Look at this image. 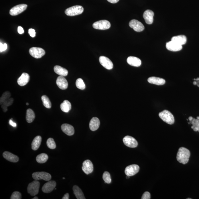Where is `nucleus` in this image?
Here are the masks:
<instances>
[{
    "mask_svg": "<svg viewBox=\"0 0 199 199\" xmlns=\"http://www.w3.org/2000/svg\"><path fill=\"white\" fill-rule=\"evenodd\" d=\"M190 156V152L187 149L181 147L179 149L176 158L180 163L185 165L189 161Z\"/></svg>",
    "mask_w": 199,
    "mask_h": 199,
    "instance_id": "f257e3e1",
    "label": "nucleus"
},
{
    "mask_svg": "<svg viewBox=\"0 0 199 199\" xmlns=\"http://www.w3.org/2000/svg\"><path fill=\"white\" fill-rule=\"evenodd\" d=\"M159 115L163 121L167 124L172 125L174 123V118L173 115L168 110H163L159 113Z\"/></svg>",
    "mask_w": 199,
    "mask_h": 199,
    "instance_id": "f03ea898",
    "label": "nucleus"
},
{
    "mask_svg": "<svg viewBox=\"0 0 199 199\" xmlns=\"http://www.w3.org/2000/svg\"><path fill=\"white\" fill-rule=\"evenodd\" d=\"M84 11V9L82 6L76 5L67 9L65 12V14L68 16H73L81 14Z\"/></svg>",
    "mask_w": 199,
    "mask_h": 199,
    "instance_id": "7ed1b4c3",
    "label": "nucleus"
},
{
    "mask_svg": "<svg viewBox=\"0 0 199 199\" xmlns=\"http://www.w3.org/2000/svg\"><path fill=\"white\" fill-rule=\"evenodd\" d=\"M40 187V183L39 181L36 180L33 181L28 186V193L31 196H35L38 194Z\"/></svg>",
    "mask_w": 199,
    "mask_h": 199,
    "instance_id": "20e7f679",
    "label": "nucleus"
},
{
    "mask_svg": "<svg viewBox=\"0 0 199 199\" xmlns=\"http://www.w3.org/2000/svg\"><path fill=\"white\" fill-rule=\"evenodd\" d=\"M93 27L96 29L105 30L108 29L111 27L110 22L107 20H101L94 23Z\"/></svg>",
    "mask_w": 199,
    "mask_h": 199,
    "instance_id": "39448f33",
    "label": "nucleus"
},
{
    "mask_svg": "<svg viewBox=\"0 0 199 199\" xmlns=\"http://www.w3.org/2000/svg\"><path fill=\"white\" fill-rule=\"evenodd\" d=\"M29 53L31 56L35 58H40L45 55L44 50L41 48L32 47L30 49Z\"/></svg>",
    "mask_w": 199,
    "mask_h": 199,
    "instance_id": "423d86ee",
    "label": "nucleus"
},
{
    "mask_svg": "<svg viewBox=\"0 0 199 199\" xmlns=\"http://www.w3.org/2000/svg\"><path fill=\"white\" fill-rule=\"evenodd\" d=\"M33 178L35 180H43L49 181L51 179V176L50 174L45 172H36L32 174Z\"/></svg>",
    "mask_w": 199,
    "mask_h": 199,
    "instance_id": "0eeeda50",
    "label": "nucleus"
},
{
    "mask_svg": "<svg viewBox=\"0 0 199 199\" xmlns=\"http://www.w3.org/2000/svg\"><path fill=\"white\" fill-rule=\"evenodd\" d=\"M27 7V5L24 4L17 5L10 10V14L13 16H17L25 11Z\"/></svg>",
    "mask_w": 199,
    "mask_h": 199,
    "instance_id": "6e6552de",
    "label": "nucleus"
},
{
    "mask_svg": "<svg viewBox=\"0 0 199 199\" xmlns=\"http://www.w3.org/2000/svg\"><path fill=\"white\" fill-rule=\"evenodd\" d=\"M129 26L135 31L138 32H141L145 29L144 26L142 23L135 19L132 20L130 21Z\"/></svg>",
    "mask_w": 199,
    "mask_h": 199,
    "instance_id": "1a4fd4ad",
    "label": "nucleus"
},
{
    "mask_svg": "<svg viewBox=\"0 0 199 199\" xmlns=\"http://www.w3.org/2000/svg\"><path fill=\"white\" fill-rule=\"evenodd\" d=\"M123 141L124 144L129 148H135L138 146V142L134 138L131 136H125L123 138Z\"/></svg>",
    "mask_w": 199,
    "mask_h": 199,
    "instance_id": "9d476101",
    "label": "nucleus"
},
{
    "mask_svg": "<svg viewBox=\"0 0 199 199\" xmlns=\"http://www.w3.org/2000/svg\"><path fill=\"white\" fill-rule=\"evenodd\" d=\"M139 170V167L138 165H132L127 166L125 170V173L127 176H132L137 174Z\"/></svg>",
    "mask_w": 199,
    "mask_h": 199,
    "instance_id": "9b49d317",
    "label": "nucleus"
},
{
    "mask_svg": "<svg viewBox=\"0 0 199 199\" xmlns=\"http://www.w3.org/2000/svg\"><path fill=\"white\" fill-rule=\"evenodd\" d=\"M99 62L102 66L108 70L113 69V64L109 58L104 56H101L99 58Z\"/></svg>",
    "mask_w": 199,
    "mask_h": 199,
    "instance_id": "f8f14e48",
    "label": "nucleus"
},
{
    "mask_svg": "<svg viewBox=\"0 0 199 199\" xmlns=\"http://www.w3.org/2000/svg\"><path fill=\"white\" fill-rule=\"evenodd\" d=\"M82 169L86 174L91 173L94 170V165L91 161L89 160H86L83 163Z\"/></svg>",
    "mask_w": 199,
    "mask_h": 199,
    "instance_id": "ddd939ff",
    "label": "nucleus"
},
{
    "mask_svg": "<svg viewBox=\"0 0 199 199\" xmlns=\"http://www.w3.org/2000/svg\"><path fill=\"white\" fill-rule=\"evenodd\" d=\"M56 184V182L55 181H49L43 186L42 188L43 192L46 193H50L54 189Z\"/></svg>",
    "mask_w": 199,
    "mask_h": 199,
    "instance_id": "4468645a",
    "label": "nucleus"
},
{
    "mask_svg": "<svg viewBox=\"0 0 199 199\" xmlns=\"http://www.w3.org/2000/svg\"><path fill=\"white\" fill-rule=\"evenodd\" d=\"M154 12L150 10H146L143 14V17L146 23L148 25H151L153 21Z\"/></svg>",
    "mask_w": 199,
    "mask_h": 199,
    "instance_id": "2eb2a0df",
    "label": "nucleus"
},
{
    "mask_svg": "<svg viewBox=\"0 0 199 199\" xmlns=\"http://www.w3.org/2000/svg\"><path fill=\"white\" fill-rule=\"evenodd\" d=\"M166 48L169 51L176 52L180 51L182 47V45L171 41L166 43Z\"/></svg>",
    "mask_w": 199,
    "mask_h": 199,
    "instance_id": "dca6fc26",
    "label": "nucleus"
},
{
    "mask_svg": "<svg viewBox=\"0 0 199 199\" xmlns=\"http://www.w3.org/2000/svg\"><path fill=\"white\" fill-rule=\"evenodd\" d=\"M56 85L60 89L62 90H65L68 87V82L64 76L58 77L56 81Z\"/></svg>",
    "mask_w": 199,
    "mask_h": 199,
    "instance_id": "f3484780",
    "label": "nucleus"
},
{
    "mask_svg": "<svg viewBox=\"0 0 199 199\" xmlns=\"http://www.w3.org/2000/svg\"><path fill=\"white\" fill-rule=\"evenodd\" d=\"M30 78V76L28 74L26 73H23L17 80V83L20 86H25L28 83Z\"/></svg>",
    "mask_w": 199,
    "mask_h": 199,
    "instance_id": "a211bd4d",
    "label": "nucleus"
},
{
    "mask_svg": "<svg viewBox=\"0 0 199 199\" xmlns=\"http://www.w3.org/2000/svg\"><path fill=\"white\" fill-rule=\"evenodd\" d=\"M62 130L64 133L68 136H72L75 133L74 127L70 124H64L61 127Z\"/></svg>",
    "mask_w": 199,
    "mask_h": 199,
    "instance_id": "6ab92c4d",
    "label": "nucleus"
},
{
    "mask_svg": "<svg viewBox=\"0 0 199 199\" xmlns=\"http://www.w3.org/2000/svg\"><path fill=\"white\" fill-rule=\"evenodd\" d=\"M3 156L4 158L11 162L16 163L19 161V158L17 156L7 151L4 152Z\"/></svg>",
    "mask_w": 199,
    "mask_h": 199,
    "instance_id": "aec40b11",
    "label": "nucleus"
},
{
    "mask_svg": "<svg viewBox=\"0 0 199 199\" xmlns=\"http://www.w3.org/2000/svg\"><path fill=\"white\" fill-rule=\"evenodd\" d=\"M127 62L131 66L139 67L141 65V61L138 58L131 56L127 59Z\"/></svg>",
    "mask_w": 199,
    "mask_h": 199,
    "instance_id": "412c9836",
    "label": "nucleus"
},
{
    "mask_svg": "<svg viewBox=\"0 0 199 199\" xmlns=\"http://www.w3.org/2000/svg\"><path fill=\"white\" fill-rule=\"evenodd\" d=\"M149 83L157 85H163L166 83L165 80L161 78L156 77H151L148 79Z\"/></svg>",
    "mask_w": 199,
    "mask_h": 199,
    "instance_id": "4be33fe9",
    "label": "nucleus"
},
{
    "mask_svg": "<svg viewBox=\"0 0 199 199\" xmlns=\"http://www.w3.org/2000/svg\"><path fill=\"white\" fill-rule=\"evenodd\" d=\"M171 41L176 43L178 44L182 45L185 44L187 42V38L184 35H179V36H173Z\"/></svg>",
    "mask_w": 199,
    "mask_h": 199,
    "instance_id": "5701e85b",
    "label": "nucleus"
},
{
    "mask_svg": "<svg viewBox=\"0 0 199 199\" xmlns=\"http://www.w3.org/2000/svg\"><path fill=\"white\" fill-rule=\"evenodd\" d=\"M100 125V121L99 118L94 117L92 118L89 123V127L91 130L95 131L99 128Z\"/></svg>",
    "mask_w": 199,
    "mask_h": 199,
    "instance_id": "b1692460",
    "label": "nucleus"
},
{
    "mask_svg": "<svg viewBox=\"0 0 199 199\" xmlns=\"http://www.w3.org/2000/svg\"><path fill=\"white\" fill-rule=\"evenodd\" d=\"M42 138L40 136H36L33 139L31 143V148L34 151L37 150L39 148L41 144Z\"/></svg>",
    "mask_w": 199,
    "mask_h": 199,
    "instance_id": "393cba45",
    "label": "nucleus"
},
{
    "mask_svg": "<svg viewBox=\"0 0 199 199\" xmlns=\"http://www.w3.org/2000/svg\"><path fill=\"white\" fill-rule=\"evenodd\" d=\"M54 71L55 73L60 76H66L68 75V70L61 66L56 65L54 67Z\"/></svg>",
    "mask_w": 199,
    "mask_h": 199,
    "instance_id": "a878e982",
    "label": "nucleus"
},
{
    "mask_svg": "<svg viewBox=\"0 0 199 199\" xmlns=\"http://www.w3.org/2000/svg\"><path fill=\"white\" fill-rule=\"evenodd\" d=\"M74 193L76 198L78 199H85L84 194L81 189L77 186H74L73 188Z\"/></svg>",
    "mask_w": 199,
    "mask_h": 199,
    "instance_id": "bb28decb",
    "label": "nucleus"
},
{
    "mask_svg": "<svg viewBox=\"0 0 199 199\" xmlns=\"http://www.w3.org/2000/svg\"><path fill=\"white\" fill-rule=\"evenodd\" d=\"M60 108L62 111L68 113L71 109V104L68 100H64L60 105Z\"/></svg>",
    "mask_w": 199,
    "mask_h": 199,
    "instance_id": "cd10ccee",
    "label": "nucleus"
},
{
    "mask_svg": "<svg viewBox=\"0 0 199 199\" xmlns=\"http://www.w3.org/2000/svg\"><path fill=\"white\" fill-rule=\"evenodd\" d=\"M35 118L34 113L32 109H29L26 111V119L27 123H30L33 121Z\"/></svg>",
    "mask_w": 199,
    "mask_h": 199,
    "instance_id": "c85d7f7f",
    "label": "nucleus"
},
{
    "mask_svg": "<svg viewBox=\"0 0 199 199\" xmlns=\"http://www.w3.org/2000/svg\"><path fill=\"white\" fill-rule=\"evenodd\" d=\"M48 159V157L45 153H41L38 155L36 157V161L38 163H45Z\"/></svg>",
    "mask_w": 199,
    "mask_h": 199,
    "instance_id": "c756f323",
    "label": "nucleus"
},
{
    "mask_svg": "<svg viewBox=\"0 0 199 199\" xmlns=\"http://www.w3.org/2000/svg\"><path fill=\"white\" fill-rule=\"evenodd\" d=\"M41 100H42L43 104L45 107L47 108V109H50L51 107V102L50 101L48 97L46 96H42L41 97Z\"/></svg>",
    "mask_w": 199,
    "mask_h": 199,
    "instance_id": "7c9ffc66",
    "label": "nucleus"
},
{
    "mask_svg": "<svg viewBox=\"0 0 199 199\" xmlns=\"http://www.w3.org/2000/svg\"><path fill=\"white\" fill-rule=\"evenodd\" d=\"M14 100L13 98H10L7 100L2 105V108L4 112H6L7 111V107L11 105L13 102Z\"/></svg>",
    "mask_w": 199,
    "mask_h": 199,
    "instance_id": "2f4dec72",
    "label": "nucleus"
},
{
    "mask_svg": "<svg viewBox=\"0 0 199 199\" xmlns=\"http://www.w3.org/2000/svg\"><path fill=\"white\" fill-rule=\"evenodd\" d=\"M11 94L9 92H6L2 94L0 99V104L2 105L6 100L11 98Z\"/></svg>",
    "mask_w": 199,
    "mask_h": 199,
    "instance_id": "473e14b6",
    "label": "nucleus"
},
{
    "mask_svg": "<svg viewBox=\"0 0 199 199\" xmlns=\"http://www.w3.org/2000/svg\"><path fill=\"white\" fill-rule=\"evenodd\" d=\"M76 85L77 88L80 90H83L85 89L86 86L85 83L82 79L81 78L77 79L76 82Z\"/></svg>",
    "mask_w": 199,
    "mask_h": 199,
    "instance_id": "72a5a7b5",
    "label": "nucleus"
},
{
    "mask_svg": "<svg viewBox=\"0 0 199 199\" xmlns=\"http://www.w3.org/2000/svg\"><path fill=\"white\" fill-rule=\"evenodd\" d=\"M46 145L48 148L51 149H55L56 147V143L52 138H49L46 142Z\"/></svg>",
    "mask_w": 199,
    "mask_h": 199,
    "instance_id": "f704fd0d",
    "label": "nucleus"
},
{
    "mask_svg": "<svg viewBox=\"0 0 199 199\" xmlns=\"http://www.w3.org/2000/svg\"><path fill=\"white\" fill-rule=\"evenodd\" d=\"M103 178L105 183L110 184L111 182L110 174L107 172H105L103 173Z\"/></svg>",
    "mask_w": 199,
    "mask_h": 199,
    "instance_id": "c9c22d12",
    "label": "nucleus"
},
{
    "mask_svg": "<svg viewBox=\"0 0 199 199\" xmlns=\"http://www.w3.org/2000/svg\"><path fill=\"white\" fill-rule=\"evenodd\" d=\"M21 194L18 191L13 192L11 197V199H21Z\"/></svg>",
    "mask_w": 199,
    "mask_h": 199,
    "instance_id": "e433bc0d",
    "label": "nucleus"
},
{
    "mask_svg": "<svg viewBox=\"0 0 199 199\" xmlns=\"http://www.w3.org/2000/svg\"><path fill=\"white\" fill-rule=\"evenodd\" d=\"M142 199H150L151 194L149 192H145L143 193L142 196Z\"/></svg>",
    "mask_w": 199,
    "mask_h": 199,
    "instance_id": "4c0bfd02",
    "label": "nucleus"
},
{
    "mask_svg": "<svg viewBox=\"0 0 199 199\" xmlns=\"http://www.w3.org/2000/svg\"><path fill=\"white\" fill-rule=\"evenodd\" d=\"M7 44L5 43L3 44L2 43H0V52H2L3 51H5L7 48Z\"/></svg>",
    "mask_w": 199,
    "mask_h": 199,
    "instance_id": "58836bf2",
    "label": "nucleus"
},
{
    "mask_svg": "<svg viewBox=\"0 0 199 199\" xmlns=\"http://www.w3.org/2000/svg\"><path fill=\"white\" fill-rule=\"evenodd\" d=\"M29 33L30 36H31L32 37H35L36 36V32H35V30L33 29H30L29 30Z\"/></svg>",
    "mask_w": 199,
    "mask_h": 199,
    "instance_id": "ea45409f",
    "label": "nucleus"
},
{
    "mask_svg": "<svg viewBox=\"0 0 199 199\" xmlns=\"http://www.w3.org/2000/svg\"><path fill=\"white\" fill-rule=\"evenodd\" d=\"M17 31H18V33L19 34H23L24 33V30L23 28L21 26H19L18 27V29H17Z\"/></svg>",
    "mask_w": 199,
    "mask_h": 199,
    "instance_id": "a19ab883",
    "label": "nucleus"
},
{
    "mask_svg": "<svg viewBox=\"0 0 199 199\" xmlns=\"http://www.w3.org/2000/svg\"><path fill=\"white\" fill-rule=\"evenodd\" d=\"M9 124L10 125H11V126H12V127H16V126H17V124H16V123H14V122L11 119L9 121Z\"/></svg>",
    "mask_w": 199,
    "mask_h": 199,
    "instance_id": "79ce46f5",
    "label": "nucleus"
},
{
    "mask_svg": "<svg viewBox=\"0 0 199 199\" xmlns=\"http://www.w3.org/2000/svg\"><path fill=\"white\" fill-rule=\"evenodd\" d=\"M108 2L112 3H117L119 0H107Z\"/></svg>",
    "mask_w": 199,
    "mask_h": 199,
    "instance_id": "37998d69",
    "label": "nucleus"
},
{
    "mask_svg": "<svg viewBox=\"0 0 199 199\" xmlns=\"http://www.w3.org/2000/svg\"><path fill=\"white\" fill-rule=\"evenodd\" d=\"M70 198V195L68 193H66L65 194L63 197H62V199H69Z\"/></svg>",
    "mask_w": 199,
    "mask_h": 199,
    "instance_id": "c03bdc74",
    "label": "nucleus"
},
{
    "mask_svg": "<svg viewBox=\"0 0 199 199\" xmlns=\"http://www.w3.org/2000/svg\"><path fill=\"white\" fill-rule=\"evenodd\" d=\"M193 118L192 117H189V120H190V121H191V120H192V119H193Z\"/></svg>",
    "mask_w": 199,
    "mask_h": 199,
    "instance_id": "a18cd8bd",
    "label": "nucleus"
},
{
    "mask_svg": "<svg viewBox=\"0 0 199 199\" xmlns=\"http://www.w3.org/2000/svg\"><path fill=\"white\" fill-rule=\"evenodd\" d=\"M38 198L37 197V196H35V197H34V198H33V199H38Z\"/></svg>",
    "mask_w": 199,
    "mask_h": 199,
    "instance_id": "49530a36",
    "label": "nucleus"
},
{
    "mask_svg": "<svg viewBox=\"0 0 199 199\" xmlns=\"http://www.w3.org/2000/svg\"><path fill=\"white\" fill-rule=\"evenodd\" d=\"M193 84H194V85H196V82H193Z\"/></svg>",
    "mask_w": 199,
    "mask_h": 199,
    "instance_id": "de8ad7c7",
    "label": "nucleus"
},
{
    "mask_svg": "<svg viewBox=\"0 0 199 199\" xmlns=\"http://www.w3.org/2000/svg\"><path fill=\"white\" fill-rule=\"evenodd\" d=\"M194 80H199V78H198L196 79H195Z\"/></svg>",
    "mask_w": 199,
    "mask_h": 199,
    "instance_id": "09e8293b",
    "label": "nucleus"
},
{
    "mask_svg": "<svg viewBox=\"0 0 199 199\" xmlns=\"http://www.w3.org/2000/svg\"><path fill=\"white\" fill-rule=\"evenodd\" d=\"M26 105H29V103H26Z\"/></svg>",
    "mask_w": 199,
    "mask_h": 199,
    "instance_id": "8fccbe9b",
    "label": "nucleus"
},
{
    "mask_svg": "<svg viewBox=\"0 0 199 199\" xmlns=\"http://www.w3.org/2000/svg\"><path fill=\"white\" fill-rule=\"evenodd\" d=\"M197 119H199V117H197Z\"/></svg>",
    "mask_w": 199,
    "mask_h": 199,
    "instance_id": "3c124183",
    "label": "nucleus"
},
{
    "mask_svg": "<svg viewBox=\"0 0 199 199\" xmlns=\"http://www.w3.org/2000/svg\"><path fill=\"white\" fill-rule=\"evenodd\" d=\"M187 199H191V198H188Z\"/></svg>",
    "mask_w": 199,
    "mask_h": 199,
    "instance_id": "603ef678",
    "label": "nucleus"
},
{
    "mask_svg": "<svg viewBox=\"0 0 199 199\" xmlns=\"http://www.w3.org/2000/svg\"><path fill=\"white\" fill-rule=\"evenodd\" d=\"M65 178H64V177H63V179H65Z\"/></svg>",
    "mask_w": 199,
    "mask_h": 199,
    "instance_id": "864d4df0",
    "label": "nucleus"
}]
</instances>
